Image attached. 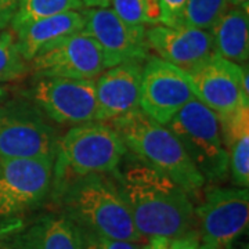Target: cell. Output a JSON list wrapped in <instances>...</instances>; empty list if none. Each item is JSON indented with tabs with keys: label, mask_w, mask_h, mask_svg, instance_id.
Masks as SVG:
<instances>
[{
	"label": "cell",
	"mask_w": 249,
	"mask_h": 249,
	"mask_svg": "<svg viewBox=\"0 0 249 249\" xmlns=\"http://www.w3.org/2000/svg\"><path fill=\"white\" fill-rule=\"evenodd\" d=\"M142 64L127 61L107 68L96 80L97 122H112L140 109Z\"/></svg>",
	"instance_id": "9a60e30c"
},
{
	"label": "cell",
	"mask_w": 249,
	"mask_h": 249,
	"mask_svg": "<svg viewBox=\"0 0 249 249\" xmlns=\"http://www.w3.org/2000/svg\"><path fill=\"white\" fill-rule=\"evenodd\" d=\"M170 248L172 249H223L214 247L211 244L202 242L199 238V234L196 230L186 232L184 235L170 240Z\"/></svg>",
	"instance_id": "484cf974"
},
{
	"label": "cell",
	"mask_w": 249,
	"mask_h": 249,
	"mask_svg": "<svg viewBox=\"0 0 249 249\" xmlns=\"http://www.w3.org/2000/svg\"><path fill=\"white\" fill-rule=\"evenodd\" d=\"M31 62L37 78L94 79L106 71L100 46L83 32L42 47Z\"/></svg>",
	"instance_id": "7c38bea8"
},
{
	"label": "cell",
	"mask_w": 249,
	"mask_h": 249,
	"mask_svg": "<svg viewBox=\"0 0 249 249\" xmlns=\"http://www.w3.org/2000/svg\"><path fill=\"white\" fill-rule=\"evenodd\" d=\"M140 249H172L170 248V240L165 237H152L148 238V242L144 244Z\"/></svg>",
	"instance_id": "83f0119b"
},
{
	"label": "cell",
	"mask_w": 249,
	"mask_h": 249,
	"mask_svg": "<svg viewBox=\"0 0 249 249\" xmlns=\"http://www.w3.org/2000/svg\"><path fill=\"white\" fill-rule=\"evenodd\" d=\"M184 72L196 100L217 116L249 107L247 64L242 67L214 53Z\"/></svg>",
	"instance_id": "52a82bcc"
},
{
	"label": "cell",
	"mask_w": 249,
	"mask_h": 249,
	"mask_svg": "<svg viewBox=\"0 0 249 249\" xmlns=\"http://www.w3.org/2000/svg\"><path fill=\"white\" fill-rule=\"evenodd\" d=\"M6 96H7V93H6V90L3 89L1 86H0V103L6 98Z\"/></svg>",
	"instance_id": "4dcf8cb0"
},
{
	"label": "cell",
	"mask_w": 249,
	"mask_h": 249,
	"mask_svg": "<svg viewBox=\"0 0 249 249\" xmlns=\"http://www.w3.org/2000/svg\"><path fill=\"white\" fill-rule=\"evenodd\" d=\"M111 126L136 160L166 175L190 196L204 187L206 181L168 126L155 122L140 109L112 121Z\"/></svg>",
	"instance_id": "3957f363"
},
{
	"label": "cell",
	"mask_w": 249,
	"mask_h": 249,
	"mask_svg": "<svg viewBox=\"0 0 249 249\" xmlns=\"http://www.w3.org/2000/svg\"><path fill=\"white\" fill-rule=\"evenodd\" d=\"M160 24L166 27L183 25V14L187 0H160Z\"/></svg>",
	"instance_id": "d4e9b609"
},
{
	"label": "cell",
	"mask_w": 249,
	"mask_h": 249,
	"mask_svg": "<svg viewBox=\"0 0 249 249\" xmlns=\"http://www.w3.org/2000/svg\"><path fill=\"white\" fill-rule=\"evenodd\" d=\"M127 148L111 124L88 122L75 124L58 139L54 158V190L72 178L115 172Z\"/></svg>",
	"instance_id": "277c9868"
},
{
	"label": "cell",
	"mask_w": 249,
	"mask_h": 249,
	"mask_svg": "<svg viewBox=\"0 0 249 249\" xmlns=\"http://www.w3.org/2000/svg\"><path fill=\"white\" fill-rule=\"evenodd\" d=\"M205 181H222L229 175V155L219 118L193 98L166 124Z\"/></svg>",
	"instance_id": "5b68a950"
},
{
	"label": "cell",
	"mask_w": 249,
	"mask_h": 249,
	"mask_svg": "<svg viewBox=\"0 0 249 249\" xmlns=\"http://www.w3.org/2000/svg\"><path fill=\"white\" fill-rule=\"evenodd\" d=\"M10 249H82L78 227L64 214H45L11 241Z\"/></svg>",
	"instance_id": "2e32d148"
},
{
	"label": "cell",
	"mask_w": 249,
	"mask_h": 249,
	"mask_svg": "<svg viewBox=\"0 0 249 249\" xmlns=\"http://www.w3.org/2000/svg\"><path fill=\"white\" fill-rule=\"evenodd\" d=\"M19 0H0V29L10 25Z\"/></svg>",
	"instance_id": "4316f807"
},
{
	"label": "cell",
	"mask_w": 249,
	"mask_h": 249,
	"mask_svg": "<svg viewBox=\"0 0 249 249\" xmlns=\"http://www.w3.org/2000/svg\"><path fill=\"white\" fill-rule=\"evenodd\" d=\"M229 7V0H187L183 25L209 31Z\"/></svg>",
	"instance_id": "7402d4cb"
},
{
	"label": "cell",
	"mask_w": 249,
	"mask_h": 249,
	"mask_svg": "<svg viewBox=\"0 0 249 249\" xmlns=\"http://www.w3.org/2000/svg\"><path fill=\"white\" fill-rule=\"evenodd\" d=\"M54 160L0 158V216L31 211L49 196Z\"/></svg>",
	"instance_id": "30bf717a"
},
{
	"label": "cell",
	"mask_w": 249,
	"mask_h": 249,
	"mask_svg": "<svg viewBox=\"0 0 249 249\" xmlns=\"http://www.w3.org/2000/svg\"><path fill=\"white\" fill-rule=\"evenodd\" d=\"M82 6V0H19L10 25L13 31H17L36 19L52 17L67 11H78Z\"/></svg>",
	"instance_id": "ffe728a7"
},
{
	"label": "cell",
	"mask_w": 249,
	"mask_h": 249,
	"mask_svg": "<svg viewBox=\"0 0 249 249\" xmlns=\"http://www.w3.org/2000/svg\"><path fill=\"white\" fill-rule=\"evenodd\" d=\"M209 31L214 53L235 64H247L249 57V13L230 6Z\"/></svg>",
	"instance_id": "d6986e66"
},
{
	"label": "cell",
	"mask_w": 249,
	"mask_h": 249,
	"mask_svg": "<svg viewBox=\"0 0 249 249\" xmlns=\"http://www.w3.org/2000/svg\"><path fill=\"white\" fill-rule=\"evenodd\" d=\"M78 230H79L82 249H140L139 242L112 240L85 229H78Z\"/></svg>",
	"instance_id": "cb8c5ba5"
},
{
	"label": "cell",
	"mask_w": 249,
	"mask_h": 249,
	"mask_svg": "<svg viewBox=\"0 0 249 249\" xmlns=\"http://www.w3.org/2000/svg\"><path fill=\"white\" fill-rule=\"evenodd\" d=\"M196 98L187 73L160 57L148 55L142 65L140 111L160 124Z\"/></svg>",
	"instance_id": "8fae6325"
},
{
	"label": "cell",
	"mask_w": 249,
	"mask_h": 249,
	"mask_svg": "<svg viewBox=\"0 0 249 249\" xmlns=\"http://www.w3.org/2000/svg\"><path fill=\"white\" fill-rule=\"evenodd\" d=\"M202 242L219 248L231 245L249 222V193L244 187H214L206 191L204 201L194 208Z\"/></svg>",
	"instance_id": "9c48e42d"
},
{
	"label": "cell",
	"mask_w": 249,
	"mask_h": 249,
	"mask_svg": "<svg viewBox=\"0 0 249 249\" xmlns=\"http://www.w3.org/2000/svg\"><path fill=\"white\" fill-rule=\"evenodd\" d=\"M226 151L229 155V173L237 187L249 186V107L231 114L217 116Z\"/></svg>",
	"instance_id": "ac0fdd59"
},
{
	"label": "cell",
	"mask_w": 249,
	"mask_h": 249,
	"mask_svg": "<svg viewBox=\"0 0 249 249\" xmlns=\"http://www.w3.org/2000/svg\"><path fill=\"white\" fill-rule=\"evenodd\" d=\"M112 11L130 25L160 24V0H111Z\"/></svg>",
	"instance_id": "44dd1931"
},
{
	"label": "cell",
	"mask_w": 249,
	"mask_h": 249,
	"mask_svg": "<svg viewBox=\"0 0 249 249\" xmlns=\"http://www.w3.org/2000/svg\"><path fill=\"white\" fill-rule=\"evenodd\" d=\"M145 40L163 61L187 71L213 55V40L211 31L180 25H151L145 29Z\"/></svg>",
	"instance_id": "5bb4252c"
},
{
	"label": "cell",
	"mask_w": 249,
	"mask_h": 249,
	"mask_svg": "<svg viewBox=\"0 0 249 249\" xmlns=\"http://www.w3.org/2000/svg\"><path fill=\"white\" fill-rule=\"evenodd\" d=\"M62 213L78 229L101 234L107 238L142 242L124 198L115 180L104 175L72 178L55 190Z\"/></svg>",
	"instance_id": "7a4b0ae2"
},
{
	"label": "cell",
	"mask_w": 249,
	"mask_h": 249,
	"mask_svg": "<svg viewBox=\"0 0 249 249\" xmlns=\"http://www.w3.org/2000/svg\"><path fill=\"white\" fill-rule=\"evenodd\" d=\"M58 137L34 103L11 101L0 107V158L54 160Z\"/></svg>",
	"instance_id": "8992f818"
},
{
	"label": "cell",
	"mask_w": 249,
	"mask_h": 249,
	"mask_svg": "<svg viewBox=\"0 0 249 249\" xmlns=\"http://www.w3.org/2000/svg\"><path fill=\"white\" fill-rule=\"evenodd\" d=\"M112 173L142 238L173 240L193 230L196 213L190 194L166 175L139 160Z\"/></svg>",
	"instance_id": "6da1fadb"
},
{
	"label": "cell",
	"mask_w": 249,
	"mask_h": 249,
	"mask_svg": "<svg viewBox=\"0 0 249 249\" xmlns=\"http://www.w3.org/2000/svg\"><path fill=\"white\" fill-rule=\"evenodd\" d=\"M25 96L57 124L75 126L97 121L96 80L39 78Z\"/></svg>",
	"instance_id": "ba28073f"
},
{
	"label": "cell",
	"mask_w": 249,
	"mask_h": 249,
	"mask_svg": "<svg viewBox=\"0 0 249 249\" xmlns=\"http://www.w3.org/2000/svg\"><path fill=\"white\" fill-rule=\"evenodd\" d=\"M27 61L19 54L16 36L11 32H0V82H14L27 75Z\"/></svg>",
	"instance_id": "603a6c76"
},
{
	"label": "cell",
	"mask_w": 249,
	"mask_h": 249,
	"mask_svg": "<svg viewBox=\"0 0 249 249\" xmlns=\"http://www.w3.org/2000/svg\"><path fill=\"white\" fill-rule=\"evenodd\" d=\"M82 3L89 9H108L111 6V0H82Z\"/></svg>",
	"instance_id": "f1b7e54d"
},
{
	"label": "cell",
	"mask_w": 249,
	"mask_h": 249,
	"mask_svg": "<svg viewBox=\"0 0 249 249\" xmlns=\"http://www.w3.org/2000/svg\"><path fill=\"white\" fill-rule=\"evenodd\" d=\"M82 16L85 18L82 32L100 46L106 70L122 62H142L148 58L144 27L124 22L111 9H88Z\"/></svg>",
	"instance_id": "4fadbf2b"
},
{
	"label": "cell",
	"mask_w": 249,
	"mask_h": 249,
	"mask_svg": "<svg viewBox=\"0 0 249 249\" xmlns=\"http://www.w3.org/2000/svg\"><path fill=\"white\" fill-rule=\"evenodd\" d=\"M229 4L231 7H237L249 13V0H229Z\"/></svg>",
	"instance_id": "f546056e"
},
{
	"label": "cell",
	"mask_w": 249,
	"mask_h": 249,
	"mask_svg": "<svg viewBox=\"0 0 249 249\" xmlns=\"http://www.w3.org/2000/svg\"><path fill=\"white\" fill-rule=\"evenodd\" d=\"M83 27L85 18L78 11H67L36 19L14 31L18 52L25 61H31L42 47L58 39L82 32Z\"/></svg>",
	"instance_id": "e0dca14e"
}]
</instances>
